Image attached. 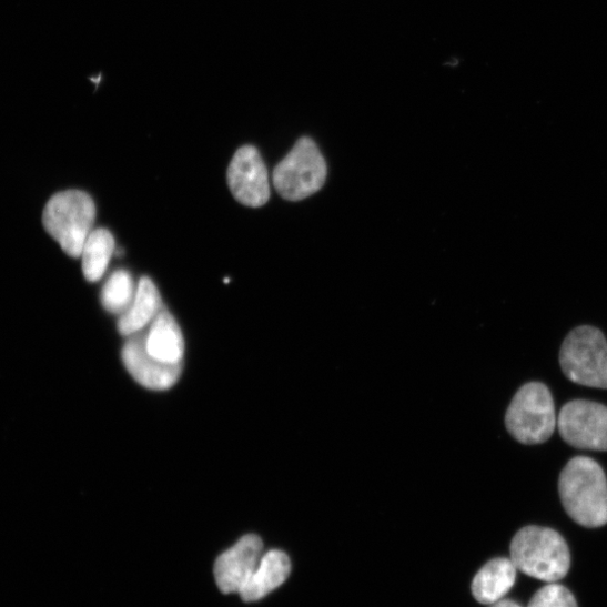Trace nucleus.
Returning <instances> with one entry per match:
<instances>
[{"instance_id":"obj_1","label":"nucleus","mask_w":607,"mask_h":607,"mask_svg":"<svg viewBox=\"0 0 607 607\" xmlns=\"http://www.w3.org/2000/svg\"><path fill=\"white\" fill-rule=\"evenodd\" d=\"M559 494L576 524L585 528L607 525V479L594 459H570L560 474Z\"/></svg>"},{"instance_id":"obj_13","label":"nucleus","mask_w":607,"mask_h":607,"mask_svg":"<svg viewBox=\"0 0 607 607\" xmlns=\"http://www.w3.org/2000/svg\"><path fill=\"white\" fill-rule=\"evenodd\" d=\"M516 571L517 569L510 559L490 560L473 580L472 590L475 598L487 605L502 600L514 586Z\"/></svg>"},{"instance_id":"obj_12","label":"nucleus","mask_w":607,"mask_h":607,"mask_svg":"<svg viewBox=\"0 0 607 607\" xmlns=\"http://www.w3.org/2000/svg\"><path fill=\"white\" fill-rule=\"evenodd\" d=\"M291 569V560L285 553L271 550L263 556L256 570L239 594L245 601L262 599L284 584Z\"/></svg>"},{"instance_id":"obj_9","label":"nucleus","mask_w":607,"mask_h":607,"mask_svg":"<svg viewBox=\"0 0 607 607\" xmlns=\"http://www.w3.org/2000/svg\"><path fill=\"white\" fill-rule=\"evenodd\" d=\"M263 550L262 539L247 535L222 554L214 567L219 588L224 594L240 593L262 562Z\"/></svg>"},{"instance_id":"obj_4","label":"nucleus","mask_w":607,"mask_h":607,"mask_svg":"<svg viewBox=\"0 0 607 607\" xmlns=\"http://www.w3.org/2000/svg\"><path fill=\"white\" fill-rule=\"evenodd\" d=\"M505 425L510 436L524 445L548 442L557 426L549 388L543 383H529L522 387L508 406Z\"/></svg>"},{"instance_id":"obj_7","label":"nucleus","mask_w":607,"mask_h":607,"mask_svg":"<svg viewBox=\"0 0 607 607\" xmlns=\"http://www.w3.org/2000/svg\"><path fill=\"white\" fill-rule=\"evenodd\" d=\"M557 426L562 438L571 447L607 452V407L590 401L567 403L559 413Z\"/></svg>"},{"instance_id":"obj_5","label":"nucleus","mask_w":607,"mask_h":607,"mask_svg":"<svg viewBox=\"0 0 607 607\" xmlns=\"http://www.w3.org/2000/svg\"><path fill=\"white\" fill-rule=\"evenodd\" d=\"M560 366L575 384L607 390V341L589 325L578 326L565 338L560 351Z\"/></svg>"},{"instance_id":"obj_3","label":"nucleus","mask_w":607,"mask_h":607,"mask_svg":"<svg viewBox=\"0 0 607 607\" xmlns=\"http://www.w3.org/2000/svg\"><path fill=\"white\" fill-rule=\"evenodd\" d=\"M95 217L97 208L93 199L77 190L55 194L43 211L45 230L72 257L81 255L85 240L93 232Z\"/></svg>"},{"instance_id":"obj_2","label":"nucleus","mask_w":607,"mask_h":607,"mask_svg":"<svg viewBox=\"0 0 607 607\" xmlns=\"http://www.w3.org/2000/svg\"><path fill=\"white\" fill-rule=\"evenodd\" d=\"M510 560L516 569L547 583L563 579L570 568V553L565 539L555 530L527 527L510 543Z\"/></svg>"},{"instance_id":"obj_17","label":"nucleus","mask_w":607,"mask_h":607,"mask_svg":"<svg viewBox=\"0 0 607 607\" xmlns=\"http://www.w3.org/2000/svg\"><path fill=\"white\" fill-rule=\"evenodd\" d=\"M528 607H578L574 595L566 587L550 583L538 590Z\"/></svg>"},{"instance_id":"obj_11","label":"nucleus","mask_w":607,"mask_h":607,"mask_svg":"<svg viewBox=\"0 0 607 607\" xmlns=\"http://www.w3.org/2000/svg\"><path fill=\"white\" fill-rule=\"evenodd\" d=\"M144 348L154 360L170 365L183 364L185 341L172 314L162 307L144 333Z\"/></svg>"},{"instance_id":"obj_15","label":"nucleus","mask_w":607,"mask_h":607,"mask_svg":"<svg viewBox=\"0 0 607 607\" xmlns=\"http://www.w3.org/2000/svg\"><path fill=\"white\" fill-rule=\"evenodd\" d=\"M115 240L107 229L93 230L82 247V272L89 282H99L105 274L114 254Z\"/></svg>"},{"instance_id":"obj_14","label":"nucleus","mask_w":607,"mask_h":607,"mask_svg":"<svg viewBox=\"0 0 607 607\" xmlns=\"http://www.w3.org/2000/svg\"><path fill=\"white\" fill-rule=\"evenodd\" d=\"M162 307V301L154 283L148 277L141 279L131 306L119 318V332L124 336L142 332L153 322Z\"/></svg>"},{"instance_id":"obj_10","label":"nucleus","mask_w":607,"mask_h":607,"mask_svg":"<svg viewBox=\"0 0 607 607\" xmlns=\"http://www.w3.org/2000/svg\"><path fill=\"white\" fill-rule=\"evenodd\" d=\"M123 346L122 360L131 376L143 387L165 391L176 385L183 364L170 365L152 358L144 348V333L132 336Z\"/></svg>"},{"instance_id":"obj_8","label":"nucleus","mask_w":607,"mask_h":607,"mask_svg":"<svg viewBox=\"0 0 607 607\" xmlns=\"http://www.w3.org/2000/svg\"><path fill=\"white\" fill-rule=\"evenodd\" d=\"M229 188L237 202L249 208L265 205L271 198L269 171L259 151L240 148L227 170Z\"/></svg>"},{"instance_id":"obj_6","label":"nucleus","mask_w":607,"mask_h":607,"mask_svg":"<svg viewBox=\"0 0 607 607\" xmlns=\"http://www.w3.org/2000/svg\"><path fill=\"white\" fill-rule=\"evenodd\" d=\"M327 166L315 142L300 139L274 170L275 189L287 201L297 202L317 193L325 184Z\"/></svg>"},{"instance_id":"obj_16","label":"nucleus","mask_w":607,"mask_h":607,"mask_svg":"<svg viewBox=\"0 0 607 607\" xmlns=\"http://www.w3.org/2000/svg\"><path fill=\"white\" fill-rule=\"evenodd\" d=\"M136 289L131 274L124 270L115 272L102 291V304L111 314L122 315L131 306Z\"/></svg>"},{"instance_id":"obj_18","label":"nucleus","mask_w":607,"mask_h":607,"mask_svg":"<svg viewBox=\"0 0 607 607\" xmlns=\"http://www.w3.org/2000/svg\"><path fill=\"white\" fill-rule=\"evenodd\" d=\"M490 607H523V606L513 600L502 599L492 604Z\"/></svg>"}]
</instances>
